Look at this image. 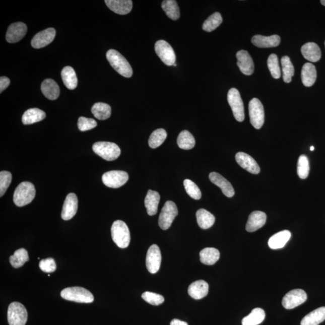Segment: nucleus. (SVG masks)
Returning a JSON list of instances; mask_svg holds the SVG:
<instances>
[{"label":"nucleus","instance_id":"393cba45","mask_svg":"<svg viewBox=\"0 0 325 325\" xmlns=\"http://www.w3.org/2000/svg\"><path fill=\"white\" fill-rule=\"evenodd\" d=\"M41 91L45 97L49 100H55L59 97V86L53 80H45L42 83Z\"/></svg>","mask_w":325,"mask_h":325},{"label":"nucleus","instance_id":"f704fd0d","mask_svg":"<svg viewBox=\"0 0 325 325\" xmlns=\"http://www.w3.org/2000/svg\"><path fill=\"white\" fill-rule=\"evenodd\" d=\"M163 10L170 19L173 21L178 20L180 17V12L178 3L174 0H165L162 2Z\"/></svg>","mask_w":325,"mask_h":325},{"label":"nucleus","instance_id":"20e7f679","mask_svg":"<svg viewBox=\"0 0 325 325\" xmlns=\"http://www.w3.org/2000/svg\"><path fill=\"white\" fill-rule=\"evenodd\" d=\"M60 295L61 298L70 301L89 303L94 301V297L91 292L80 287L66 288L61 291Z\"/></svg>","mask_w":325,"mask_h":325},{"label":"nucleus","instance_id":"412c9836","mask_svg":"<svg viewBox=\"0 0 325 325\" xmlns=\"http://www.w3.org/2000/svg\"><path fill=\"white\" fill-rule=\"evenodd\" d=\"M105 3L111 11L119 15L128 14L133 8L131 0H106Z\"/></svg>","mask_w":325,"mask_h":325},{"label":"nucleus","instance_id":"aec40b11","mask_svg":"<svg viewBox=\"0 0 325 325\" xmlns=\"http://www.w3.org/2000/svg\"><path fill=\"white\" fill-rule=\"evenodd\" d=\"M266 219L267 216L264 212L255 211L250 213L246 225V231L252 233L259 230L265 225Z\"/></svg>","mask_w":325,"mask_h":325},{"label":"nucleus","instance_id":"ea45409f","mask_svg":"<svg viewBox=\"0 0 325 325\" xmlns=\"http://www.w3.org/2000/svg\"><path fill=\"white\" fill-rule=\"evenodd\" d=\"M167 136L168 134L165 129L160 128L155 130L151 135L148 141L150 147L153 149L159 147L166 140Z\"/></svg>","mask_w":325,"mask_h":325},{"label":"nucleus","instance_id":"cd10ccee","mask_svg":"<svg viewBox=\"0 0 325 325\" xmlns=\"http://www.w3.org/2000/svg\"><path fill=\"white\" fill-rule=\"evenodd\" d=\"M45 117L46 113L39 108H30L25 111L23 117H22V122L24 125L33 124V123L41 121L45 118Z\"/></svg>","mask_w":325,"mask_h":325},{"label":"nucleus","instance_id":"dca6fc26","mask_svg":"<svg viewBox=\"0 0 325 325\" xmlns=\"http://www.w3.org/2000/svg\"><path fill=\"white\" fill-rule=\"evenodd\" d=\"M237 66L241 73L244 75L250 76L254 71V64L249 52L245 50H240L236 54Z\"/></svg>","mask_w":325,"mask_h":325},{"label":"nucleus","instance_id":"9d476101","mask_svg":"<svg viewBox=\"0 0 325 325\" xmlns=\"http://www.w3.org/2000/svg\"><path fill=\"white\" fill-rule=\"evenodd\" d=\"M155 51L161 60L165 64L172 66L175 63V53L168 42L164 40L158 41L155 44Z\"/></svg>","mask_w":325,"mask_h":325},{"label":"nucleus","instance_id":"a18cd8bd","mask_svg":"<svg viewBox=\"0 0 325 325\" xmlns=\"http://www.w3.org/2000/svg\"><path fill=\"white\" fill-rule=\"evenodd\" d=\"M12 179L11 172L2 171L0 172V197H2L8 190Z\"/></svg>","mask_w":325,"mask_h":325},{"label":"nucleus","instance_id":"a211bd4d","mask_svg":"<svg viewBox=\"0 0 325 325\" xmlns=\"http://www.w3.org/2000/svg\"><path fill=\"white\" fill-rule=\"evenodd\" d=\"M236 162L246 171L252 174H258L260 172L259 166L251 156L243 152H239L236 155Z\"/></svg>","mask_w":325,"mask_h":325},{"label":"nucleus","instance_id":"e433bc0d","mask_svg":"<svg viewBox=\"0 0 325 325\" xmlns=\"http://www.w3.org/2000/svg\"><path fill=\"white\" fill-rule=\"evenodd\" d=\"M178 147L181 149L189 150L192 149L195 145L193 136L187 130H184L179 133L177 139Z\"/></svg>","mask_w":325,"mask_h":325},{"label":"nucleus","instance_id":"4c0bfd02","mask_svg":"<svg viewBox=\"0 0 325 325\" xmlns=\"http://www.w3.org/2000/svg\"><path fill=\"white\" fill-rule=\"evenodd\" d=\"M29 256L27 250L24 248L19 249L14 252V254L10 256L9 262L14 268H20L23 266L25 263L29 261Z\"/></svg>","mask_w":325,"mask_h":325},{"label":"nucleus","instance_id":"a19ab883","mask_svg":"<svg viewBox=\"0 0 325 325\" xmlns=\"http://www.w3.org/2000/svg\"><path fill=\"white\" fill-rule=\"evenodd\" d=\"M222 23L221 14L215 12L204 21L203 29L207 32H212L218 28Z\"/></svg>","mask_w":325,"mask_h":325},{"label":"nucleus","instance_id":"864d4df0","mask_svg":"<svg viewBox=\"0 0 325 325\" xmlns=\"http://www.w3.org/2000/svg\"><path fill=\"white\" fill-rule=\"evenodd\" d=\"M310 150L311 151H314V147H311Z\"/></svg>","mask_w":325,"mask_h":325},{"label":"nucleus","instance_id":"6e6552de","mask_svg":"<svg viewBox=\"0 0 325 325\" xmlns=\"http://www.w3.org/2000/svg\"><path fill=\"white\" fill-rule=\"evenodd\" d=\"M228 102L233 111V115L237 121L244 119V105L240 92L236 88H232L228 93Z\"/></svg>","mask_w":325,"mask_h":325},{"label":"nucleus","instance_id":"0eeeda50","mask_svg":"<svg viewBox=\"0 0 325 325\" xmlns=\"http://www.w3.org/2000/svg\"><path fill=\"white\" fill-rule=\"evenodd\" d=\"M250 121L256 129L262 127L265 122V110L262 102L257 98H253L249 104Z\"/></svg>","mask_w":325,"mask_h":325},{"label":"nucleus","instance_id":"79ce46f5","mask_svg":"<svg viewBox=\"0 0 325 325\" xmlns=\"http://www.w3.org/2000/svg\"><path fill=\"white\" fill-rule=\"evenodd\" d=\"M268 66L271 75L275 79H280L281 75L279 60L276 54H272L268 59Z\"/></svg>","mask_w":325,"mask_h":325},{"label":"nucleus","instance_id":"de8ad7c7","mask_svg":"<svg viewBox=\"0 0 325 325\" xmlns=\"http://www.w3.org/2000/svg\"><path fill=\"white\" fill-rule=\"evenodd\" d=\"M97 126L96 120L85 117H80L78 120V127L80 131L86 132L92 129Z\"/></svg>","mask_w":325,"mask_h":325},{"label":"nucleus","instance_id":"f8f14e48","mask_svg":"<svg viewBox=\"0 0 325 325\" xmlns=\"http://www.w3.org/2000/svg\"><path fill=\"white\" fill-rule=\"evenodd\" d=\"M306 299L307 295L304 290L295 289L290 291L284 296L282 304L286 309H293L302 304Z\"/></svg>","mask_w":325,"mask_h":325},{"label":"nucleus","instance_id":"bb28decb","mask_svg":"<svg viewBox=\"0 0 325 325\" xmlns=\"http://www.w3.org/2000/svg\"><path fill=\"white\" fill-rule=\"evenodd\" d=\"M303 85L306 87L313 85L317 79V71L314 64L306 63L303 65L301 71Z\"/></svg>","mask_w":325,"mask_h":325},{"label":"nucleus","instance_id":"37998d69","mask_svg":"<svg viewBox=\"0 0 325 325\" xmlns=\"http://www.w3.org/2000/svg\"><path fill=\"white\" fill-rule=\"evenodd\" d=\"M185 191L189 196L194 200H199L202 197L201 191L198 185L190 179H186L184 181Z\"/></svg>","mask_w":325,"mask_h":325},{"label":"nucleus","instance_id":"39448f33","mask_svg":"<svg viewBox=\"0 0 325 325\" xmlns=\"http://www.w3.org/2000/svg\"><path fill=\"white\" fill-rule=\"evenodd\" d=\"M92 149L96 154L107 161L115 160L120 155L119 147L112 142H96L93 145Z\"/></svg>","mask_w":325,"mask_h":325},{"label":"nucleus","instance_id":"1a4fd4ad","mask_svg":"<svg viewBox=\"0 0 325 325\" xmlns=\"http://www.w3.org/2000/svg\"><path fill=\"white\" fill-rule=\"evenodd\" d=\"M178 209L176 204L171 201L166 202L160 213L159 225L163 230H168L171 227L173 220L178 215Z\"/></svg>","mask_w":325,"mask_h":325},{"label":"nucleus","instance_id":"72a5a7b5","mask_svg":"<svg viewBox=\"0 0 325 325\" xmlns=\"http://www.w3.org/2000/svg\"><path fill=\"white\" fill-rule=\"evenodd\" d=\"M265 317V311L262 308H256L243 318L241 323L242 325H258L264 321Z\"/></svg>","mask_w":325,"mask_h":325},{"label":"nucleus","instance_id":"8fccbe9b","mask_svg":"<svg viewBox=\"0 0 325 325\" xmlns=\"http://www.w3.org/2000/svg\"><path fill=\"white\" fill-rule=\"evenodd\" d=\"M10 80L6 77H1L0 78V92L2 93L10 85Z\"/></svg>","mask_w":325,"mask_h":325},{"label":"nucleus","instance_id":"4be33fe9","mask_svg":"<svg viewBox=\"0 0 325 325\" xmlns=\"http://www.w3.org/2000/svg\"><path fill=\"white\" fill-rule=\"evenodd\" d=\"M209 286L204 280H198L191 283L188 288V293L194 299H201L208 295Z\"/></svg>","mask_w":325,"mask_h":325},{"label":"nucleus","instance_id":"09e8293b","mask_svg":"<svg viewBox=\"0 0 325 325\" xmlns=\"http://www.w3.org/2000/svg\"><path fill=\"white\" fill-rule=\"evenodd\" d=\"M39 268L46 273H52L56 270V264L53 258L43 259L39 263Z\"/></svg>","mask_w":325,"mask_h":325},{"label":"nucleus","instance_id":"2eb2a0df","mask_svg":"<svg viewBox=\"0 0 325 325\" xmlns=\"http://www.w3.org/2000/svg\"><path fill=\"white\" fill-rule=\"evenodd\" d=\"M78 210V198L76 194L73 193L68 194L64 200L62 211H61V218L64 221H69L76 215Z\"/></svg>","mask_w":325,"mask_h":325},{"label":"nucleus","instance_id":"a878e982","mask_svg":"<svg viewBox=\"0 0 325 325\" xmlns=\"http://www.w3.org/2000/svg\"><path fill=\"white\" fill-rule=\"evenodd\" d=\"M291 233L289 231H281L269 238L268 241L269 246L272 249L283 248L289 241Z\"/></svg>","mask_w":325,"mask_h":325},{"label":"nucleus","instance_id":"ddd939ff","mask_svg":"<svg viewBox=\"0 0 325 325\" xmlns=\"http://www.w3.org/2000/svg\"><path fill=\"white\" fill-rule=\"evenodd\" d=\"M162 263V254L159 247L157 244H153L148 250L146 265L151 274H156L159 271Z\"/></svg>","mask_w":325,"mask_h":325},{"label":"nucleus","instance_id":"603ef678","mask_svg":"<svg viewBox=\"0 0 325 325\" xmlns=\"http://www.w3.org/2000/svg\"><path fill=\"white\" fill-rule=\"evenodd\" d=\"M321 4L325 6V0H321L320 1Z\"/></svg>","mask_w":325,"mask_h":325},{"label":"nucleus","instance_id":"58836bf2","mask_svg":"<svg viewBox=\"0 0 325 325\" xmlns=\"http://www.w3.org/2000/svg\"><path fill=\"white\" fill-rule=\"evenodd\" d=\"M281 61L282 68H283L284 82L289 83L292 81V77L295 74V68L289 56L286 55L282 57Z\"/></svg>","mask_w":325,"mask_h":325},{"label":"nucleus","instance_id":"423d86ee","mask_svg":"<svg viewBox=\"0 0 325 325\" xmlns=\"http://www.w3.org/2000/svg\"><path fill=\"white\" fill-rule=\"evenodd\" d=\"M27 318V309L22 303L14 302L9 305L8 311L9 325H26Z\"/></svg>","mask_w":325,"mask_h":325},{"label":"nucleus","instance_id":"b1692460","mask_svg":"<svg viewBox=\"0 0 325 325\" xmlns=\"http://www.w3.org/2000/svg\"><path fill=\"white\" fill-rule=\"evenodd\" d=\"M301 52L305 59L317 62L321 58V50L316 43L308 42L303 45L301 48Z\"/></svg>","mask_w":325,"mask_h":325},{"label":"nucleus","instance_id":"7c9ffc66","mask_svg":"<svg viewBox=\"0 0 325 325\" xmlns=\"http://www.w3.org/2000/svg\"><path fill=\"white\" fill-rule=\"evenodd\" d=\"M61 76L64 85L68 89L73 90L77 88L78 80L75 71L72 67H64L61 71Z\"/></svg>","mask_w":325,"mask_h":325},{"label":"nucleus","instance_id":"7ed1b4c3","mask_svg":"<svg viewBox=\"0 0 325 325\" xmlns=\"http://www.w3.org/2000/svg\"><path fill=\"white\" fill-rule=\"evenodd\" d=\"M111 233L114 242L120 248H126L129 246L131 237L128 226L124 222L119 220L114 222L111 226Z\"/></svg>","mask_w":325,"mask_h":325},{"label":"nucleus","instance_id":"49530a36","mask_svg":"<svg viewBox=\"0 0 325 325\" xmlns=\"http://www.w3.org/2000/svg\"><path fill=\"white\" fill-rule=\"evenodd\" d=\"M142 298L150 304L156 306L161 305L165 301L163 296L150 292H144L142 295Z\"/></svg>","mask_w":325,"mask_h":325},{"label":"nucleus","instance_id":"5701e85b","mask_svg":"<svg viewBox=\"0 0 325 325\" xmlns=\"http://www.w3.org/2000/svg\"><path fill=\"white\" fill-rule=\"evenodd\" d=\"M252 43L258 48H273L279 45L281 42L280 37L278 35L264 36L255 35L252 37Z\"/></svg>","mask_w":325,"mask_h":325},{"label":"nucleus","instance_id":"c9c22d12","mask_svg":"<svg viewBox=\"0 0 325 325\" xmlns=\"http://www.w3.org/2000/svg\"><path fill=\"white\" fill-rule=\"evenodd\" d=\"M91 111L96 118L99 120H106L111 116V107L106 103H95L92 106Z\"/></svg>","mask_w":325,"mask_h":325},{"label":"nucleus","instance_id":"5fc2aeb1","mask_svg":"<svg viewBox=\"0 0 325 325\" xmlns=\"http://www.w3.org/2000/svg\"><path fill=\"white\" fill-rule=\"evenodd\" d=\"M324 46H325V42H324Z\"/></svg>","mask_w":325,"mask_h":325},{"label":"nucleus","instance_id":"c756f323","mask_svg":"<svg viewBox=\"0 0 325 325\" xmlns=\"http://www.w3.org/2000/svg\"><path fill=\"white\" fill-rule=\"evenodd\" d=\"M160 196L157 191L149 190L145 199V206L147 213L150 216H154L158 211V206L160 202Z\"/></svg>","mask_w":325,"mask_h":325},{"label":"nucleus","instance_id":"473e14b6","mask_svg":"<svg viewBox=\"0 0 325 325\" xmlns=\"http://www.w3.org/2000/svg\"><path fill=\"white\" fill-rule=\"evenodd\" d=\"M201 262L204 265H213L218 261L220 258V252L213 247H206L200 253Z\"/></svg>","mask_w":325,"mask_h":325},{"label":"nucleus","instance_id":"f3484780","mask_svg":"<svg viewBox=\"0 0 325 325\" xmlns=\"http://www.w3.org/2000/svg\"><path fill=\"white\" fill-rule=\"evenodd\" d=\"M27 27L21 22L11 25L6 33V38L9 43H17L21 41L26 36Z\"/></svg>","mask_w":325,"mask_h":325},{"label":"nucleus","instance_id":"2f4dec72","mask_svg":"<svg viewBox=\"0 0 325 325\" xmlns=\"http://www.w3.org/2000/svg\"><path fill=\"white\" fill-rule=\"evenodd\" d=\"M196 216L198 225L204 230L212 227L215 224V216L205 209L198 210Z\"/></svg>","mask_w":325,"mask_h":325},{"label":"nucleus","instance_id":"9b49d317","mask_svg":"<svg viewBox=\"0 0 325 325\" xmlns=\"http://www.w3.org/2000/svg\"><path fill=\"white\" fill-rule=\"evenodd\" d=\"M128 173L122 171H108L102 176L103 183L107 187L113 188L122 186L128 181Z\"/></svg>","mask_w":325,"mask_h":325},{"label":"nucleus","instance_id":"4468645a","mask_svg":"<svg viewBox=\"0 0 325 325\" xmlns=\"http://www.w3.org/2000/svg\"><path fill=\"white\" fill-rule=\"evenodd\" d=\"M56 32L53 28L42 31L33 37L31 44L36 49L45 47L51 43L55 38Z\"/></svg>","mask_w":325,"mask_h":325},{"label":"nucleus","instance_id":"c85d7f7f","mask_svg":"<svg viewBox=\"0 0 325 325\" xmlns=\"http://www.w3.org/2000/svg\"><path fill=\"white\" fill-rule=\"evenodd\" d=\"M325 320V306L318 308L305 315L301 325H318Z\"/></svg>","mask_w":325,"mask_h":325},{"label":"nucleus","instance_id":"f03ea898","mask_svg":"<svg viewBox=\"0 0 325 325\" xmlns=\"http://www.w3.org/2000/svg\"><path fill=\"white\" fill-rule=\"evenodd\" d=\"M35 195V187L32 182L24 181L18 185L15 189L14 202L18 207L27 206L32 202Z\"/></svg>","mask_w":325,"mask_h":325},{"label":"nucleus","instance_id":"f257e3e1","mask_svg":"<svg viewBox=\"0 0 325 325\" xmlns=\"http://www.w3.org/2000/svg\"><path fill=\"white\" fill-rule=\"evenodd\" d=\"M107 59L111 67L120 75L129 78L133 75V70L128 61L118 51L110 49L106 54Z\"/></svg>","mask_w":325,"mask_h":325},{"label":"nucleus","instance_id":"3c124183","mask_svg":"<svg viewBox=\"0 0 325 325\" xmlns=\"http://www.w3.org/2000/svg\"><path fill=\"white\" fill-rule=\"evenodd\" d=\"M170 325H188V324L186 322H185V321L179 320L178 319H176V318H175V319H173L171 321V324Z\"/></svg>","mask_w":325,"mask_h":325},{"label":"nucleus","instance_id":"6ab92c4d","mask_svg":"<svg viewBox=\"0 0 325 325\" xmlns=\"http://www.w3.org/2000/svg\"><path fill=\"white\" fill-rule=\"evenodd\" d=\"M210 180L212 183L221 188L223 193L228 198H232L235 194L234 188L231 184L224 176L216 172H212L209 175Z\"/></svg>","mask_w":325,"mask_h":325},{"label":"nucleus","instance_id":"c03bdc74","mask_svg":"<svg viewBox=\"0 0 325 325\" xmlns=\"http://www.w3.org/2000/svg\"><path fill=\"white\" fill-rule=\"evenodd\" d=\"M309 172V165L308 157L305 155L299 157L298 162V175L300 178L308 177Z\"/></svg>","mask_w":325,"mask_h":325}]
</instances>
